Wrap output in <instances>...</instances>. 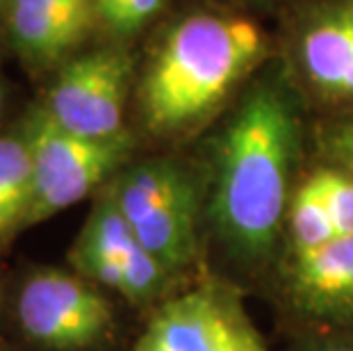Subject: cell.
<instances>
[{"label": "cell", "mask_w": 353, "mask_h": 351, "mask_svg": "<svg viewBox=\"0 0 353 351\" xmlns=\"http://www.w3.org/2000/svg\"><path fill=\"white\" fill-rule=\"evenodd\" d=\"M167 0H96V19L117 37L139 32Z\"/></svg>", "instance_id": "cell-15"}, {"label": "cell", "mask_w": 353, "mask_h": 351, "mask_svg": "<svg viewBox=\"0 0 353 351\" xmlns=\"http://www.w3.org/2000/svg\"><path fill=\"white\" fill-rule=\"evenodd\" d=\"M7 5H10V0H0V17L7 14Z\"/></svg>", "instance_id": "cell-18"}, {"label": "cell", "mask_w": 353, "mask_h": 351, "mask_svg": "<svg viewBox=\"0 0 353 351\" xmlns=\"http://www.w3.org/2000/svg\"><path fill=\"white\" fill-rule=\"evenodd\" d=\"M110 190L139 242L171 279H183L201 256V194L194 176L171 158H151L125 164Z\"/></svg>", "instance_id": "cell-3"}, {"label": "cell", "mask_w": 353, "mask_h": 351, "mask_svg": "<svg viewBox=\"0 0 353 351\" xmlns=\"http://www.w3.org/2000/svg\"><path fill=\"white\" fill-rule=\"evenodd\" d=\"M299 114L278 80L246 92L214 148L205 217L232 267L267 270L288 221L292 171L299 155Z\"/></svg>", "instance_id": "cell-1"}, {"label": "cell", "mask_w": 353, "mask_h": 351, "mask_svg": "<svg viewBox=\"0 0 353 351\" xmlns=\"http://www.w3.org/2000/svg\"><path fill=\"white\" fill-rule=\"evenodd\" d=\"M21 333L43 351H89L112 338L114 305L78 272L39 267L17 292Z\"/></svg>", "instance_id": "cell-6"}, {"label": "cell", "mask_w": 353, "mask_h": 351, "mask_svg": "<svg viewBox=\"0 0 353 351\" xmlns=\"http://www.w3.org/2000/svg\"><path fill=\"white\" fill-rule=\"evenodd\" d=\"M5 19L21 55L52 64L85 39L96 21V0H10Z\"/></svg>", "instance_id": "cell-10"}, {"label": "cell", "mask_w": 353, "mask_h": 351, "mask_svg": "<svg viewBox=\"0 0 353 351\" xmlns=\"http://www.w3.org/2000/svg\"><path fill=\"white\" fill-rule=\"evenodd\" d=\"M132 71V55L117 46L73 57L48 89L43 108L73 135L89 139L114 137L125 130L123 112Z\"/></svg>", "instance_id": "cell-8"}, {"label": "cell", "mask_w": 353, "mask_h": 351, "mask_svg": "<svg viewBox=\"0 0 353 351\" xmlns=\"http://www.w3.org/2000/svg\"><path fill=\"white\" fill-rule=\"evenodd\" d=\"M285 292L305 322L353 328V235H337L317 251L290 256Z\"/></svg>", "instance_id": "cell-9"}, {"label": "cell", "mask_w": 353, "mask_h": 351, "mask_svg": "<svg viewBox=\"0 0 353 351\" xmlns=\"http://www.w3.org/2000/svg\"><path fill=\"white\" fill-rule=\"evenodd\" d=\"M130 351H269L237 288L201 279L155 305Z\"/></svg>", "instance_id": "cell-5"}, {"label": "cell", "mask_w": 353, "mask_h": 351, "mask_svg": "<svg viewBox=\"0 0 353 351\" xmlns=\"http://www.w3.org/2000/svg\"><path fill=\"white\" fill-rule=\"evenodd\" d=\"M330 151L353 176V121L337 126V130H333V135H330Z\"/></svg>", "instance_id": "cell-16"}, {"label": "cell", "mask_w": 353, "mask_h": 351, "mask_svg": "<svg viewBox=\"0 0 353 351\" xmlns=\"http://www.w3.org/2000/svg\"><path fill=\"white\" fill-rule=\"evenodd\" d=\"M262 53V32L246 19L194 14L180 21L141 80V121L162 137L194 128L249 76Z\"/></svg>", "instance_id": "cell-2"}, {"label": "cell", "mask_w": 353, "mask_h": 351, "mask_svg": "<svg viewBox=\"0 0 353 351\" xmlns=\"http://www.w3.org/2000/svg\"><path fill=\"white\" fill-rule=\"evenodd\" d=\"M3 103H5V94H3V87H0V110H3Z\"/></svg>", "instance_id": "cell-19"}, {"label": "cell", "mask_w": 353, "mask_h": 351, "mask_svg": "<svg viewBox=\"0 0 353 351\" xmlns=\"http://www.w3.org/2000/svg\"><path fill=\"white\" fill-rule=\"evenodd\" d=\"M32 155L34 194L26 228L76 205L121 171L134 148L128 130L108 139H89L64 130L46 108H34L23 130Z\"/></svg>", "instance_id": "cell-4"}, {"label": "cell", "mask_w": 353, "mask_h": 351, "mask_svg": "<svg viewBox=\"0 0 353 351\" xmlns=\"http://www.w3.org/2000/svg\"><path fill=\"white\" fill-rule=\"evenodd\" d=\"M69 263L73 272L101 290L121 294L137 308L164 301L176 283L128 226L110 183L82 223L69 251Z\"/></svg>", "instance_id": "cell-7"}, {"label": "cell", "mask_w": 353, "mask_h": 351, "mask_svg": "<svg viewBox=\"0 0 353 351\" xmlns=\"http://www.w3.org/2000/svg\"><path fill=\"white\" fill-rule=\"evenodd\" d=\"M301 59L307 80L321 94L353 99V12H340L307 30Z\"/></svg>", "instance_id": "cell-11"}, {"label": "cell", "mask_w": 353, "mask_h": 351, "mask_svg": "<svg viewBox=\"0 0 353 351\" xmlns=\"http://www.w3.org/2000/svg\"><path fill=\"white\" fill-rule=\"evenodd\" d=\"M285 230H288L290 256L317 251L337 237L333 219H330L328 208L324 199H321L312 176L299 185L294 194H292Z\"/></svg>", "instance_id": "cell-13"}, {"label": "cell", "mask_w": 353, "mask_h": 351, "mask_svg": "<svg viewBox=\"0 0 353 351\" xmlns=\"http://www.w3.org/2000/svg\"><path fill=\"white\" fill-rule=\"evenodd\" d=\"M296 351H353V340L344 338H314L303 342Z\"/></svg>", "instance_id": "cell-17"}, {"label": "cell", "mask_w": 353, "mask_h": 351, "mask_svg": "<svg viewBox=\"0 0 353 351\" xmlns=\"http://www.w3.org/2000/svg\"><path fill=\"white\" fill-rule=\"evenodd\" d=\"M32 194L34 171L26 135L0 137V244L26 228Z\"/></svg>", "instance_id": "cell-12"}, {"label": "cell", "mask_w": 353, "mask_h": 351, "mask_svg": "<svg viewBox=\"0 0 353 351\" xmlns=\"http://www.w3.org/2000/svg\"><path fill=\"white\" fill-rule=\"evenodd\" d=\"M312 181L324 199L337 235H353V176L342 169H319Z\"/></svg>", "instance_id": "cell-14"}]
</instances>
